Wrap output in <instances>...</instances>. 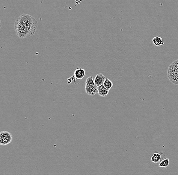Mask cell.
Here are the masks:
<instances>
[{"instance_id": "obj_8", "label": "cell", "mask_w": 178, "mask_h": 175, "mask_svg": "<svg viewBox=\"0 0 178 175\" xmlns=\"http://www.w3.org/2000/svg\"><path fill=\"white\" fill-rule=\"evenodd\" d=\"M152 42L155 46L159 47L160 45H164V42L163 39L159 36H156L152 39Z\"/></svg>"}, {"instance_id": "obj_12", "label": "cell", "mask_w": 178, "mask_h": 175, "mask_svg": "<svg viewBox=\"0 0 178 175\" xmlns=\"http://www.w3.org/2000/svg\"><path fill=\"white\" fill-rule=\"evenodd\" d=\"M86 85H89V86H94V85H96L92 76L88 77L86 79Z\"/></svg>"}, {"instance_id": "obj_6", "label": "cell", "mask_w": 178, "mask_h": 175, "mask_svg": "<svg viewBox=\"0 0 178 175\" xmlns=\"http://www.w3.org/2000/svg\"><path fill=\"white\" fill-rule=\"evenodd\" d=\"M106 78L105 77V76L102 73L98 74L96 76L95 79H94L95 83L96 85H97V86H99L100 85H102V84H103Z\"/></svg>"}, {"instance_id": "obj_4", "label": "cell", "mask_w": 178, "mask_h": 175, "mask_svg": "<svg viewBox=\"0 0 178 175\" xmlns=\"http://www.w3.org/2000/svg\"><path fill=\"white\" fill-rule=\"evenodd\" d=\"M86 71L83 68H77L75 70L74 73V77L76 79L81 80L84 78V77L86 76Z\"/></svg>"}, {"instance_id": "obj_5", "label": "cell", "mask_w": 178, "mask_h": 175, "mask_svg": "<svg viewBox=\"0 0 178 175\" xmlns=\"http://www.w3.org/2000/svg\"><path fill=\"white\" fill-rule=\"evenodd\" d=\"M85 92L89 95H94L97 93H98V90L97 89V85L89 86L86 85Z\"/></svg>"}, {"instance_id": "obj_1", "label": "cell", "mask_w": 178, "mask_h": 175, "mask_svg": "<svg viewBox=\"0 0 178 175\" xmlns=\"http://www.w3.org/2000/svg\"><path fill=\"white\" fill-rule=\"evenodd\" d=\"M37 28V21L29 15L24 14L20 16L15 22L16 34L21 39L34 36Z\"/></svg>"}, {"instance_id": "obj_10", "label": "cell", "mask_w": 178, "mask_h": 175, "mask_svg": "<svg viewBox=\"0 0 178 175\" xmlns=\"http://www.w3.org/2000/svg\"><path fill=\"white\" fill-rule=\"evenodd\" d=\"M170 159H165L162 160L159 164V167L164 168H167L170 165Z\"/></svg>"}, {"instance_id": "obj_11", "label": "cell", "mask_w": 178, "mask_h": 175, "mask_svg": "<svg viewBox=\"0 0 178 175\" xmlns=\"http://www.w3.org/2000/svg\"><path fill=\"white\" fill-rule=\"evenodd\" d=\"M103 85L106 89L109 90L110 89H111L112 87L113 86V84L110 79L106 78L105 79V81L104 82Z\"/></svg>"}, {"instance_id": "obj_2", "label": "cell", "mask_w": 178, "mask_h": 175, "mask_svg": "<svg viewBox=\"0 0 178 175\" xmlns=\"http://www.w3.org/2000/svg\"><path fill=\"white\" fill-rule=\"evenodd\" d=\"M167 76L172 83L178 85V59L174 61L170 65Z\"/></svg>"}, {"instance_id": "obj_7", "label": "cell", "mask_w": 178, "mask_h": 175, "mask_svg": "<svg viewBox=\"0 0 178 175\" xmlns=\"http://www.w3.org/2000/svg\"><path fill=\"white\" fill-rule=\"evenodd\" d=\"M97 89L98 90V94L101 97H105L107 96L109 93V90L106 89L103 84L100 85L99 86H97Z\"/></svg>"}, {"instance_id": "obj_3", "label": "cell", "mask_w": 178, "mask_h": 175, "mask_svg": "<svg viewBox=\"0 0 178 175\" xmlns=\"http://www.w3.org/2000/svg\"><path fill=\"white\" fill-rule=\"evenodd\" d=\"M13 140L11 133L6 131H2L0 132V144L6 145L10 144Z\"/></svg>"}, {"instance_id": "obj_9", "label": "cell", "mask_w": 178, "mask_h": 175, "mask_svg": "<svg viewBox=\"0 0 178 175\" xmlns=\"http://www.w3.org/2000/svg\"><path fill=\"white\" fill-rule=\"evenodd\" d=\"M162 159V156L159 153H154L152 157H151V161L154 163L157 164L160 162Z\"/></svg>"}]
</instances>
